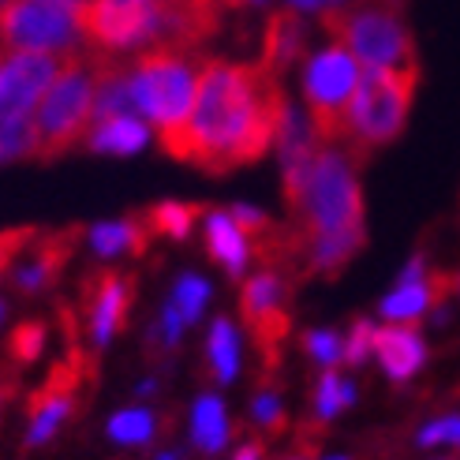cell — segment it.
Instances as JSON below:
<instances>
[{
	"label": "cell",
	"mask_w": 460,
	"mask_h": 460,
	"mask_svg": "<svg viewBox=\"0 0 460 460\" xmlns=\"http://www.w3.org/2000/svg\"><path fill=\"white\" fill-rule=\"evenodd\" d=\"M161 460H176V456H172V453H165V456H161Z\"/></svg>",
	"instance_id": "ab89813d"
},
{
	"label": "cell",
	"mask_w": 460,
	"mask_h": 460,
	"mask_svg": "<svg viewBox=\"0 0 460 460\" xmlns=\"http://www.w3.org/2000/svg\"><path fill=\"white\" fill-rule=\"evenodd\" d=\"M333 460H344V456H333Z\"/></svg>",
	"instance_id": "7bdbcfd3"
},
{
	"label": "cell",
	"mask_w": 460,
	"mask_h": 460,
	"mask_svg": "<svg viewBox=\"0 0 460 460\" xmlns=\"http://www.w3.org/2000/svg\"><path fill=\"white\" fill-rule=\"evenodd\" d=\"M217 4V0H157V8H206Z\"/></svg>",
	"instance_id": "d590c367"
},
{
	"label": "cell",
	"mask_w": 460,
	"mask_h": 460,
	"mask_svg": "<svg viewBox=\"0 0 460 460\" xmlns=\"http://www.w3.org/2000/svg\"><path fill=\"white\" fill-rule=\"evenodd\" d=\"M67 53H0V124L34 117Z\"/></svg>",
	"instance_id": "30bf717a"
},
{
	"label": "cell",
	"mask_w": 460,
	"mask_h": 460,
	"mask_svg": "<svg viewBox=\"0 0 460 460\" xmlns=\"http://www.w3.org/2000/svg\"><path fill=\"white\" fill-rule=\"evenodd\" d=\"M210 371L217 382H233L236 371H240V341H236V330L228 318H217L214 330H210Z\"/></svg>",
	"instance_id": "603a6c76"
},
{
	"label": "cell",
	"mask_w": 460,
	"mask_h": 460,
	"mask_svg": "<svg viewBox=\"0 0 460 460\" xmlns=\"http://www.w3.org/2000/svg\"><path fill=\"white\" fill-rule=\"evenodd\" d=\"M94 94H98V53L72 49L60 75L34 109L41 161H53L72 150L79 139H86L90 124H94Z\"/></svg>",
	"instance_id": "3957f363"
},
{
	"label": "cell",
	"mask_w": 460,
	"mask_h": 460,
	"mask_svg": "<svg viewBox=\"0 0 460 460\" xmlns=\"http://www.w3.org/2000/svg\"><path fill=\"white\" fill-rule=\"evenodd\" d=\"M255 420L266 427V430H281L285 427V408H281V401H278V394H259L255 397Z\"/></svg>",
	"instance_id": "d6a6232c"
},
{
	"label": "cell",
	"mask_w": 460,
	"mask_h": 460,
	"mask_svg": "<svg viewBox=\"0 0 460 460\" xmlns=\"http://www.w3.org/2000/svg\"><path fill=\"white\" fill-rule=\"evenodd\" d=\"M109 438L120 446H143L154 438V416L146 408H128L109 420Z\"/></svg>",
	"instance_id": "484cf974"
},
{
	"label": "cell",
	"mask_w": 460,
	"mask_h": 460,
	"mask_svg": "<svg viewBox=\"0 0 460 460\" xmlns=\"http://www.w3.org/2000/svg\"><path fill=\"white\" fill-rule=\"evenodd\" d=\"M86 292H90V337H94V344L102 349L128 322L135 281L120 270H98L94 281L86 285Z\"/></svg>",
	"instance_id": "5bb4252c"
},
{
	"label": "cell",
	"mask_w": 460,
	"mask_h": 460,
	"mask_svg": "<svg viewBox=\"0 0 460 460\" xmlns=\"http://www.w3.org/2000/svg\"><path fill=\"white\" fill-rule=\"evenodd\" d=\"M41 344H45V326L41 322H22V326L8 337V352L15 363H34L41 356Z\"/></svg>",
	"instance_id": "83f0119b"
},
{
	"label": "cell",
	"mask_w": 460,
	"mask_h": 460,
	"mask_svg": "<svg viewBox=\"0 0 460 460\" xmlns=\"http://www.w3.org/2000/svg\"><path fill=\"white\" fill-rule=\"evenodd\" d=\"M83 378H86V356L79 349H72V352H67V359H60L49 371V378L34 389L27 446H45L60 430V423L72 416V408H75Z\"/></svg>",
	"instance_id": "7c38bea8"
},
{
	"label": "cell",
	"mask_w": 460,
	"mask_h": 460,
	"mask_svg": "<svg viewBox=\"0 0 460 460\" xmlns=\"http://www.w3.org/2000/svg\"><path fill=\"white\" fill-rule=\"evenodd\" d=\"M206 300H210V285H206L202 278H195V273H188L180 285H176V296H172V307L180 311L183 322H195L206 307Z\"/></svg>",
	"instance_id": "4316f807"
},
{
	"label": "cell",
	"mask_w": 460,
	"mask_h": 460,
	"mask_svg": "<svg viewBox=\"0 0 460 460\" xmlns=\"http://www.w3.org/2000/svg\"><path fill=\"white\" fill-rule=\"evenodd\" d=\"M307 49V31L296 8H281L266 19V38H262V67H270L273 75L285 72L288 64H296Z\"/></svg>",
	"instance_id": "2e32d148"
},
{
	"label": "cell",
	"mask_w": 460,
	"mask_h": 460,
	"mask_svg": "<svg viewBox=\"0 0 460 460\" xmlns=\"http://www.w3.org/2000/svg\"><path fill=\"white\" fill-rule=\"evenodd\" d=\"M453 285H456V292H460V278H456V281H453Z\"/></svg>",
	"instance_id": "60d3db41"
},
{
	"label": "cell",
	"mask_w": 460,
	"mask_h": 460,
	"mask_svg": "<svg viewBox=\"0 0 460 460\" xmlns=\"http://www.w3.org/2000/svg\"><path fill=\"white\" fill-rule=\"evenodd\" d=\"M202 214H206V206H199V202H157L154 210H146V225L154 236L183 240Z\"/></svg>",
	"instance_id": "7402d4cb"
},
{
	"label": "cell",
	"mask_w": 460,
	"mask_h": 460,
	"mask_svg": "<svg viewBox=\"0 0 460 460\" xmlns=\"http://www.w3.org/2000/svg\"><path fill=\"white\" fill-rule=\"evenodd\" d=\"M356 401V389H352V382H344L333 367H326V375L318 378V394H314V416L326 423V420H333L341 408H349Z\"/></svg>",
	"instance_id": "cb8c5ba5"
},
{
	"label": "cell",
	"mask_w": 460,
	"mask_h": 460,
	"mask_svg": "<svg viewBox=\"0 0 460 460\" xmlns=\"http://www.w3.org/2000/svg\"><path fill=\"white\" fill-rule=\"evenodd\" d=\"M449 442H460V416L434 420L420 430V446H449Z\"/></svg>",
	"instance_id": "1f68e13d"
},
{
	"label": "cell",
	"mask_w": 460,
	"mask_h": 460,
	"mask_svg": "<svg viewBox=\"0 0 460 460\" xmlns=\"http://www.w3.org/2000/svg\"><path fill=\"white\" fill-rule=\"evenodd\" d=\"M322 27L326 34L344 45L363 67H408L416 64V45L411 34L401 22L397 8L375 4V0H363L359 8L349 4H333L322 12Z\"/></svg>",
	"instance_id": "8992f818"
},
{
	"label": "cell",
	"mask_w": 460,
	"mask_h": 460,
	"mask_svg": "<svg viewBox=\"0 0 460 460\" xmlns=\"http://www.w3.org/2000/svg\"><path fill=\"white\" fill-rule=\"evenodd\" d=\"M157 0H86L75 12L79 38L94 53H131L157 45Z\"/></svg>",
	"instance_id": "ba28073f"
},
{
	"label": "cell",
	"mask_w": 460,
	"mask_h": 460,
	"mask_svg": "<svg viewBox=\"0 0 460 460\" xmlns=\"http://www.w3.org/2000/svg\"><path fill=\"white\" fill-rule=\"evenodd\" d=\"M416 86H420V64L363 67L349 109V139L356 154H367L397 139L408 120L411 98H416Z\"/></svg>",
	"instance_id": "5b68a950"
},
{
	"label": "cell",
	"mask_w": 460,
	"mask_h": 460,
	"mask_svg": "<svg viewBox=\"0 0 460 460\" xmlns=\"http://www.w3.org/2000/svg\"><path fill=\"white\" fill-rule=\"evenodd\" d=\"M411 281H423V255H416L401 273V285H411Z\"/></svg>",
	"instance_id": "e575fe53"
},
{
	"label": "cell",
	"mask_w": 460,
	"mask_h": 460,
	"mask_svg": "<svg viewBox=\"0 0 460 460\" xmlns=\"http://www.w3.org/2000/svg\"><path fill=\"white\" fill-rule=\"evenodd\" d=\"M359 60L344 49L330 45L311 57L304 75V98H307V124L322 146H337L349 139V109L359 86Z\"/></svg>",
	"instance_id": "52a82bcc"
},
{
	"label": "cell",
	"mask_w": 460,
	"mask_h": 460,
	"mask_svg": "<svg viewBox=\"0 0 460 460\" xmlns=\"http://www.w3.org/2000/svg\"><path fill=\"white\" fill-rule=\"evenodd\" d=\"M236 460H262V446H259V442H251V446H243V449L236 453Z\"/></svg>",
	"instance_id": "8d00e7d4"
},
{
	"label": "cell",
	"mask_w": 460,
	"mask_h": 460,
	"mask_svg": "<svg viewBox=\"0 0 460 460\" xmlns=\"http://www.w3.org/2000/svg\"><path fill=\"white\" fill-rule=\"evenodd\" d=\"M304 344H307V352H311L322 367H333V363L344 359V341H341L333 330H311V333L304 337Z\"/></svg>",
	"instance_id": "f546056e"
},
{
	"label": "cell",
	"mask_w": 460,
	"mask_h": 460,
	"mask_svg": "<svg viewBox=\"0 0 460 460\" xmlns=\"http://www.w3.org/2000/svg\"><path fill=\"white\" fill-rule=\"evenodd\" d=\"M79 236H83L79 225L57 228V233H38V240L31 243V255H27V259L19 255L15 266L8 270L12 285H15L22 296H34V292H41V288H49V285L60 278L64 262L72 259Z\"/></svg>",
	"instance_id": "4fadbf2b"
},
{
	"label": "cell",
	"mask_w": 460,
	"mask_h": 460,
	"mask_svg": "<svg viewBox=\"0 0 460 460\" xmlns=\"http://www.w3.org/2000/svg\"><path fill=\"white\" fill-rule=\"evenodd\" d=\"M288 112L278 75L262 64H202L188 120L161 131V150L202 172H233L259 161Z\"/></svg>",
	"instance_id": "6da1fadb"
},
{
	"label": "cell",
	"mask_w": 460,
	"mask_h": 460,
	"mask_svg": "<svg viewBox=\"0 0 460 460\" xmlns=\"http://www.w3.org/2000/svg\"><path fill=\"white\" fill-rule=\"evenodd\" d=\"M53 4H64V8H72V12H79V8L86 4V0H53Z\"/></svg>",
	"instance_id": "f35d334b"
},
{
	"label": "cell",
	"mask_w": 460,
	"mask_h": 460,
	"mask_svg": "<svg viewBox=\"0 0 460 460\" xmlns=\"http://www.w3.org/2000/svg\"><path fill=\"white\" fill-rule=\"evenodd\" d=\"M75 12L53 0H8L0 8V53H72Z\"/></svg>",
	"instance_id": "9c48e42d"
},
{
	"label": "cell",
	"mask_w": 460,
	"mask_h": 460,
	"mask_svg": "<svg viewBox=\"0 0 460 460\" xmlns=\"http://www.w3.org/2000/svg\"><path fill=\"white\" fill-rule=\"evenodd\" d=\"M371 352H375V326L367 318H359L352 326V333H349V341H344V359H349L352 367H359Z\"/></svg>",
	"instance_id": "4dcf8cb0"
},
{
	"label": "cell",
	"mask_w": 460,
	"mask_h": 460,
	"mask_svg": "<svg viewBox=\"0 0 460 460\" xmlns=\"http://www.w3.org/2000/svg\"><path fill=\"white\" fill-rule=\"evenodd\" d=\"M221 8H243V4H259V0H217Z\"/></svg>",
	"instance_id": "74e56055"
},
{
	"label": "cell",
	"mask_w": 460,
	"mask_h": 460,
	"mask_svg": "<svg viewBox=\"0 0 460 460\" xmlns=\"http://www.w3.org/2000/svg\"><path fill=\"white\" fill-rule=\"evenodd\" d=\"M296 12H326L333 4H344V0H288Z\"/></svg>",
	"instance_id": "836d02e7"
},
{
	"label": "cell",
	"mask_w": 460,
	"mask_h": 460,
	"mask_svg": "<svg viewBox=\"0 0 460 460\" xmlns=\"http://www.w3.org/2000/svg\"><path fill=\"white\" fill-rule=\"evenodd\" d=\"M22 157H38L34 117L15 120V124H0V165H8V161H22Z\"/></svg>",
	"instance_id": "d4e9b609"
},
{
	"label": "cell",
	"mask_w": 460,
	"mask_h": 460,
	"mask_svg": "<svg viewBox=\"0 0 460 460\" xmlns=\"http://www.w3.org/2000/svg\"><path fill=\"white\" fill-rule=\"evenodd\" d=\"M375 356L394 382H408L427 363V344L411 322H394L375 330Z\"/></svg>",
	"instance_id": "9a60e30c"
},
{
	"label": "cell",
	"mask_w": 460,
	"mask_h": 460,
	"mask_svg": "<svg viewBox=\"0 0 460 460\" xmlns=\"http://www.w3.org/2000/svg\"><path fill=\"white\" fill-rule=\"evenodd\" d=\"M453 281L449 278H423V281H411V285H397V292H389L382 300V318L389 322H416L430 304H438L446 288Z\"/></svg>",
	"instance_id": "ffe728a7"
},
{
	"label": "cell",
	"mask_w": 460,
	"mask_h": 460,
	"mask_svg": "<svg viewBox=\"0 0 460 460\" xmlns=\"http://www.w3.org/2000/svg\"><path fill=\"white\" fill-rule=\"evenodd\" d=\"M240 311L255 344L262 349L266 367L278 363L281 356V341L288 337V311H285V281L281 273L266 266L255 278L243 281V296H240Z\"/></svg>",
	"instance_id": "8fae6325"
},
{
	"label": "cell",
	"mask_w": 460,
	"mask_h": 460,
	"mask_svg": "<svg viewBox=\"0 0 460 460\" xmlns=\"http://www.w3.org/2000/svg\"><path fill=\"white\" fill-rule=\"evenodd\" d=\"M41 228H31V225H22V228H8V233H0V278L15 266V259L27 251L34 240H38Z\"/></svg>",
	"instance_id": "f1b7e54d"
},
{
	"label": "cell",
	"mask_w": 460,
	"mask_h": 460,
	"mask_svg": "<svg viewBox=\"0 0 460 460\" xmlns=\"http://www.w3.org/2000/svg\"><path fill=\"white\" fill-rule=\"evenodd\" d=\"M202 67L183 49H146L128 60V94L143 120H154L157 131H172L188 120L195 105Z\"/></svg>",
	"instance_id": "277c9868"
},
{
	"label": "cell",
	"mask_w": 460,
	"mask_h": 460,
	"mask_svg": "<svg viewBox=\"0 0 460 460\" xmlns=\"http://www.w3.org/2000/svg\"><path fill=\"white\" fill-rule=\"evenodd\" d=\"M206 247H210V255L233 273V278H240L251 259V240L233 221V214H206Z\"/></svg>",
	"instance_id": "e0dca14e"
},
{
	"label": "cell",
	"mask_w": 460,
	"mask_h": 460,
	"mask_svg": "<svg viewBox=\"0 0 460 460\" xmlns=\"http://www.w3.org/2000/svg\"><path fill=\"white\" fill-rule=\"evenodd\" d=\"M150 236L154 233H150V225H146V214H135V217H124V221L94 225V228H90V247H94L102 259H112V255H120V251L143 255Z\"/></svg>",
	"instance_id": "d6986e66"
},
{
	"label": "cell",
	"mask_w": 460,
	"mask_h": 460,
	"mask_svg": "<svg viewBox=\"0 0 460 460\" xmlns=\"http://www.w3.org/2000/svg\"><path fill=\"white\" fill-rule=\"evenodd\" d=\"M150 139V131L143 117H109L94 120V128L86 131V146L94 154H139Z\"/></svg>",
	"instance_id": "ac0fdd59"
},
{
	"label": "cell",
	"mask_w": 460,
	"mask_h": 460,
	"mask_svg": "<svg viewBox=\"0 0 460 460\" xmlns=\"http://www.w3.org/2000/svg\"><path fill=\"white\" fill-rule=\"evenodd\" d=\"M4 4H8V0H0V8H4Z\"/></svg>",
	"instance_id": "b9f144b4"
},
{
	"label": "cell",
	"mask_w": 460,
	"mask_h": 460,
	"mask_svg": "<svg viewBox=\"0 0 460 460\" xmlns=\"http://www.w3.org/2000/svg\"><path fill=\"white\" fill-rule=\"evenodd\" d=\"M191 438L202 453H221L228 442V416H225V404L217 397H199L195 411H191Z\"/></svg>",
	"instance_id": "44dd1931"
},
{
	"label": "cell",
	"mask_w": 460,
	"mask_h": 460,
	"mask_svg": "<svg viewBox=\"0 0 460 460\" xmlns=\"http://www.w3.org/2000/svg\"><path fill=\"white\" fill-rule=\"evenodd\" d=\"M288 210L296 214V225H300L296 228L300 243L314 236L363 228V195H359L356 165L337 146H318Z\"/></svg>",
	"instance_id": "7a4b0ae2"
}]
</instances>
